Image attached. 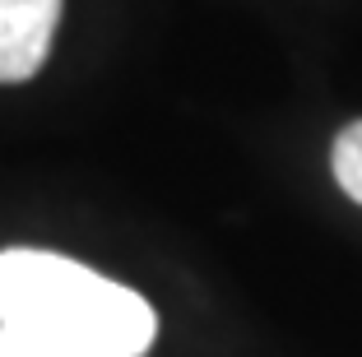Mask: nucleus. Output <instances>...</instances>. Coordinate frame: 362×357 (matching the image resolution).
Listing matches in <instances>:
<instances>
[{
  "label": "nucleus",
  "instance_id": "nucleus-1",
  "mask_svg": "<svg viewBox=\"0 0 362 357\" xmlns=\"http://www.w3.org/2000/svg\"><path fill=\"white\" fill-rule=\"evenodd\" d=\"M0 325L70 357H144L158 315L139 293L52 251H0Z\"/></svg>",
  "mask_w": 362,
  "mask_h": 357
},
{
  "label": "nucleus",
  "instance_id": "nucleus-2",
  "mask_svg": "<svg viewBox=\"0 0 362 357\" xmlns=\"http://www.w3.org/2000/svg\"><path fill=\"white\" fill-rule=\"evenodd\" d=\"M61 0H0V84H23L52 52Z\"/></svg>",
  "mask_w": 362,
  "mask_h": 357
},
{
  "label": "nucleus",
  "instance_id": "nucleus-3",
  "mask_svg": "<svg viewBox=\"0 0 362 357\" xmlns=\"http://www.w3.org/2000/svg\"><path fill=\"white\" fill-rule=\"evenodd\" d=\"M330 168H334V181H339L344 195L362 204V121H353L349 130H339L334 153H330Z\"/></svg>",
  "mask_w": 362,
  "mask_h": 357
},
{
  "label": "nucleus",
  "instance_id": "nucleus-4",
  "mask_svg": "<svg viewBox=\"0 0 362 357\" xmlns=\"http://www.w3.org/2000/svg\"><path fill=\"white\" fill-rule=\"evenodd\" d=\"M0 357H70V353H61V348L42 344V339L19 334V329H5V325H0Z\"/></svg>",
  "mask_w": 362,
  "mask_h": 357
}]
</instances>
